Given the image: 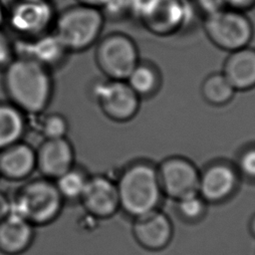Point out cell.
I'll return each mask as SVG.
<instances>
[{"label":"cell","mask_w":255,"mask_h":255,"mask_svg":"<svg viewBox=\"0 0 255 255\" xmlns=\"http://www.w3.org/2000/svg\"><path fill=\"white\" fill-rule=\"evenodd\" d=\"M141 0H108L100 9L105 20L128 21L135 19L138 14Z\"/></svg>","instance_id":"obj_25"},{"label":"cell","mask_w":255,"mask_h":255,"mask_svg":"<svg viewBox=\"0 0 255 255\" xmlns=\"http://www.w3.org/2000/svg\"><path fill=\"white\" fill-rule=\"evenodd\" d=\"M248 228H249V232H250L251 236H252L253 238H255V213L251 216V218H250V220H249Z\"/></svg>","instance_id":"obj_33"},{"label":"cell","mask_w":255,"mask_h":255,"mask_svg":"<svg viewBox=\"0 0 255 255\" xmlns=\"http://www.w3.org/2000/svg\"><path fill=\"white\" fill-rule=\"evenodd\" d=\"M116 180L120 211L131 219L160 208L164 195L159 183L156 163L146 158L128 162Z\"/></svg>","instance_id":"obj_2"},{"label":"cell","mask_w":255,"mask_h":255,"mask_svg":"<svg viewBox=\"0 0 255 255\" xmlns=\"http://www.w3.org/2000/svg\"><path fill=\"white\" fill-rule=\"evenodd\" d=\"M200 93L204 102L208 105L223 107L233 100L237 92L222 72H215L204 78Z\"/></svg>","instance_id":"obj_21"},{"label":"cell","mask_w":255,"mask_h":255,"mask_svg":"<svg viewBox=\"0 0 255 255\" xmlns=\"http://www.w3.org/2000/svg\"><path fill=\"white\" fill-rule=\"evenodd\" d=\"M95 46L96 64L107 79L125 81L140 60L137 44L123 32L104 35Z\"/></svg>","instance_id":"obj_6"},{"label":"cell","mask_w":255,"mask_h":255,"mask_svg":"<svg viewBox=\"0 0 255 255\" xmlns=\"http://www.w3.org/2000/svg\"><path fill=\"white\" fill-rule=\"evenodd\" d=\"M241 181L233 161L218 158L199 169L197 192L208 205L221 204L236 194Z\"/></svg>","instance_id":"obj_10"},{"label":"cell","mask_w":255,"mask_h":255,"mask_svg":"<svg viewBox=\"0 0 255 255\" xmlns=\"http://www.w3.org/2000/svg\"><path fill=\"white\" fill-rule=\"evenodd\" d=\"M226 8L247 13L255 8V0H224Z\"/></svg>","instance_id":"obj_29"},{"label":"cell","mask_w":255,"mask_h":255,"mask_svg":"<svg viewBox=\"0 0 255 255\" xmlns=\"http://www.w3.org/2000/svg\"><path fill=\"white\" fill-rule=\"evenodd\" d=\"M0 178H1V174H0Z\"/></svg>","instance_id":"obj_35"},{"label":"cell","mask_w":255,"mask_h":255,"mask_svg":"<svg viewBox=\"0 0 255 255\" xmlns=\"http://www.w3.org/2000/svg\"><path fill=\"white\" fill-rule=\"evenodd\" d=\"M192 9L182 0H141L136 20L149 33L166 37L184 28Z\"/></svg>","instance_id":"obj_9"},{"label":"cell","mask_w":255,"mask_h":255,"mask_svg":"<svg viewBox=\"0 0 255 255\" xmlns=\"http://www.w3.org/2000/svg\"><path fill=\"white\" fill-rule=\"evenodd\" d=\"M174 201L176 214L185 223L195 224L206 216L208 204L197 191L186 194Z\"/></svg>","instance_id":"obj_24"},{"label":"cell","mask_w":255,"mask_h":255,"mask_svg":"<svg viewBox=\"0 0 255 255\" xmlns=\"http://www.w3.org/2000/svg\"><path fill=\"white\" fill-rule=\"evenodd\" d=\"M76 1L79 4H83V5L90 6V7H95L98 9H101L108 2V0H76Z\"/></svg>","instance_id":"obj_31"},{"label":"cell","mask_w":255,"mask_h":255,"mask_svg":"<svg viewBox=\"0 0 255 255\" xmlns=\"http://www.w3.org/2000/svg\"><path fill=\"white\" fill-rule=\"evenodd\" d=\"M90 94L106 118L115 123H128L139 112L141 100L126 81L99 79Z\"/></svg>","instance_id":"obj_8"},{"label":"cell","mask_w":255,"mask_h":255,"mask_svg":"<svg viewBox=\"0 0 255 255\" xmlns=\"http://www.w3.org/2000/svg\"><path fill=\"white\" fill-rule=\"evenodd\" d=\"M35 238V226L17 214L10 213L0 221V253L20 255L27 251Z\"/></svg>","instance_id":"obj_18"},{"label":"cell","mask_w":255,"mask_h":255,"mask_svg":"<svg viewBox=\"0 0 255 255\" xmlns=\"http://www.w3.org/2000/svg\"><path fill=\"white\" fill-rule=\"evenodd\" d=\"M90 175L91 174L84 166L76 163L54 180L56 187L65 202H80Z\"/></svg>","instance_id":"obj_22"},{"label":"cell","mask_w":255,"mask_h":255,"mask_svg":"<svg viewBox=\"0 0 255 255\" xmlns=\"http://www.w3.org/2000/svg\"><path fill=\"white\" fill-rule=\"evenodd\" d=\"M182 1H185V2H189L190 0H182Z\"/></svg>","instance_id":"obj_34"},{"label":"cell","mask_w":255,"mask_h":255,"mask_svg":"<svg viewBox=\"0 0 255 255\" xmlns=\"http://www.w3.org/2000/svg\"><path fill=\"white\" fill-rule=\"evenodd\" d=\"M221 72L236 92L255 89V48L249 45L228 53Z\"/></svg>","instance_id":"obj_17"},{"label":"cell","mask_w":255,"mask_h":255,"mask_svg":"<svg viewBox=\"0 0 255 255\" xmlns=\"http://www.w3.org/2000/svg\"><path fill=\"white\" fill-rule=\"evenodd\" d=\"M14 45L16 56L31 59L52 72L62 68L71 54L53 31L29 40H14Z\"/></svg>","instance_id":"obj_14"},{"label":"cell","mask_w":255,"mask_h":255,"mask_svg":"<svg viewBox=\"0 0 255 255\" xmlns=\"http://www.w3.org/2000/svg\"><path fill=\"white\" fill-rule=\"evenodd\" d=\"M203 30L218 49L230 53L249 46L254 26L247 13L224 8L203 18Z\"/></svg>","instance_id":"obj_7"},{"label":"cell","mask_w":255,"mask_h":255,"mask_svg":"<svg viewBox=\"0 0 255 255\" xmlns=\"http://www.w3.org/2000/svg\"><path fill=\"white\" fill-rule=\"evenodd\" d=\"M241 180L255 183V142L240 148L233 161Z\"/></svg>","instance_id":"obj_26"},{"label":"cell","mask_w":255,"mask_h":255,"mask_svg":"<svg viewBox=\"0 0 255 255\" xmlns=\"http://www.w3.org/2000/svg\"><path fill=\"white\" fill-rule=\"evenodd\" d=\"M5 18H6V7L0 1V29L5 25Z\"/></svg>","instance_id":"obj_32"},{"label":"cell","mask_w":255,"mask_h":255,"mask_svg":"<svg viewBox=\"0 0 255 255\" xmlns=\"http://www.w3.org/2000/svg\"><path fill=\"white\" fill-rule=\"evenodd\" d=\"M30 119L9 101H0V150L24 139Z\"/></svg>","instance_id":"obj_19"},{"label":"cell","mask_w":255,"mask_h":255,"mask_svg":"<svg viewBox=\"0 0 255 255\" xmlns=\"http://www.w3.org/2000/svg\"><path fill=\"white\" fill-rule=\"evenodd\" d=\"M10 199L11 212L35 227L54 222L65 203L54 180L43 176L25 180Z\"/></svg>","instance_id":"obj_3"},{"label":"cell","mask_w":255,"mask_h":255,"mask_svg":"<svg viewBox=\"0 0 255 255\" xmlns=\"http://www.w3.org/2000/svg\"><path fill=\"white\" fill-rule=\"evenodd\" d=\"M125 81L142 101L158 94L162 86V74L153 62L140 59Z\"/></svg>","instance_id":"obj_20"},{"label":"cell","mask_w":255,"mask_h":255,"mask_svg":"<svg viewBox=\"0 0 255 255\" xmlns=\"http://www.w3.org/2000/svg\"><path fill=\"white\" fill-rule=\"evenodd\" d=\"M11 213V199L0 190V221L5 219Z\"/></svg>","instance_id":"obj_30"},{"label":"cell","mask_w":255,"mask_h":255,"mask_svg":"<svg viewBox=\"0 0 255 255\" xmlns=\"http://www.w3.org/2000/svg\"><path fill=\"white\" fill-rule=\"evenodd\" d=\"M2 87L7 101L29 118L35 117L46 112L52 102L53 72L31 59L16 56L2 71Z\"/></svg>","instance_id":"obj_1"},{"label":"cell","mask_w":255,"mask_h":255,"mask_svg":"<svg viewBox=\"0 0 255 255\" xmlns=\"http://www.w3.org/2000/svg\"><path fill=\"white\" fill-rule=\"evenodd\" d=\"M80 203L95 219H108L120 211L116 180L103 173L91 174Z\"/></svg>","instance_id":"obj_12"},{"label":"cell","mask_w":255,"mask_h":255,"mask_svg":"<svg viewBox=\"0 0 255 255\" xmlns=\"http://www.w3.org/2000/svg\"><path fill=\"white\" fill-rule=\"evenodd\" d=\"M36 170L40 176L55 180L76 164L73 142L67 137L43 139L35 148Z\"/></svg>","instance_id":"obj_13"},{"label":"cell","mask_w":255,"mask_h":255,"mask_svg":"<svg viewBox=\"0 0 255 255\" xmlns=\"http://www.w3.org/2000/svg\"><path fill=\"white\" fill-rule=\"evenodd\" d=\"M56 16L51 0H15L6 8L4 26L14 40H29L51 32Z\"/></svg>","instance_id":"obj_5"},{"label":"cell","mask_w":255,"mask_h":255,"mask_svg":"<svg viewBox=\"0 0 255 255\" xmlns=\"http://www.w3.org/2000/svg\"><path fill=\"white\" fill-rule=\"evenodd\" d=\"M105 22L100 9L77 3L57 13L52 31L70 53H80L97 44Z\"/></svg>","instance_id":"obj_4"},{"label":"cell","mask_w":255,"mask_h":255,"mask_svg":"<svg viewBox=\"0 0 255 255\" xmlns=\"http://www.w3.org/2000/svg\"><path fill=\"white\" fill-rule=\"evenodd\" d=\"M157 175L164 197L176 200L197 191L199 169L183 155H170L156 163Z\"/></svg>","instance_id":"obj_11"},{"label":"cell","mask_w":255,"mask_h":255,"mask_svg":"<svg viewBox=\"0 0 255 255\" xmlns=\"http://www.w3.org/2000/svg\"><path fill=\"white\" fill-rule=\"evenodd\" d=\"M132 220V236L140 247L149 251H159L171 242L173 224L160 208Z\"/></svg>","instance_id":"obj_15"},{"label":"cell","mask_w":255,"mask_h":255,"mask_svg":"<svg viewBox=\"0 0 255 255\" xmlns=\"http://www.w3.org/2000/svg\"><path fill=\"white\" fill-rule=\"evenodd\" d=\"M16 57L14 39L2 28L0 29V71L2 72Z\"/></svg>","instance_id":"obj_27"},{"label":"cell","mask_w":255,"mask_h":255,"mask_svg":"<svg viewBox=\"0 0 255 255\" xmlns=\"http://www.w3.org/2000/svg\"><path fill=\"white\" fill-rule=\"evenodd\" d=\"M189 2L203 18L226 8L224 0H190Z\"/></svg>","instance_id":"obj_28"},{"label":"cell","mask_w":255,"mask_h":255,"mask_svg":"<svg viewBox=\"0 0 255 255\" xmlns=\"http://www.w3.org/2000/svg\"><path fill=\"white\" fill-rule=\"evenodd\" d=\"M36 171L35 147L21 140L0 150V174L10 181H25Z\"/></svg>","instance_id":"obj_16"},{"label":"cell","mask_w":255,"mask_h":255,"mask_svg":"<svg viewBox=\"0 0 255 255\" xmlns=\"http://www.w3.org/2000/svg\"><path fill=\"white\" fill-rule=\"evenodd\" d=\"M31 118L34 119L35 128L43 139L67 137L70 124L63 114L57 112H44Z\"/></svg>","instance_id":"obj_23"}]
</instances>
